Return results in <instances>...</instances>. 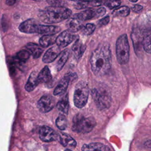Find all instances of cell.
<instances>
[{
    "label": "cell",
    "mask_w": 151,
    "mask_h": 151,
    "mask_svg": "<svg viewBox=\"0 0 151 151\" xmlns=\"http://www.w3.org/2000/svg\"><path fill=\"white\" fill-rule=\"evenodd\" d=\"M90 63L93 73L97 76H104L109 71L111 65V55L109 45L100 44L92 52Z\"/></svg>",
    "instance_id": "1"
},
{
    "label": "cell",
    "mask_w": 151,
    "mask_h": 151,
    "mask_svg": "<svg viewBox=\"0 0 151 151\" xmlns=\"http://www.w3.org/2000/svg\"><path fill=\"white\" fill-rule=\"evenodd\" d=\"M71 11L64 6L54 7L48 6L40 11L38 16L40 19L46 24H54L60 22L71 15Z\"/></svg>",
    "instance_id": "2"
},
{
    "label": "cell",
    "mask_w": 151,
    "mask_h": 151,
    "mask_svg": "<svg viewBox=\"0 0 151 151\" xmlns=\"http://www.w3.org/2000/svg\"><path fill=\"white\" fill-rule=\"evenodd\" d=\"M21 32L26 34L37 33L42 35H54L60 31V28L55 25H41L34 19H28L19 26Z\"/></svg>",
    "instance_id": "3"
},
{
    "label": "cell",
    "mask_w": 151,
    "mask_h": 151,
    "mask_svg": "<svg viewBox=\"0 0 151 151\" xmlns=\"http://www.w3.org/2000/svg\"><path fill=\"white\" fill-rule=\"evenodd\" d=\"M96 124L93 117H84L81 114H76L73 120L72 129L79 133H87L91 132Z\"/></svg>",
    "instance_id": "4"
},
{
    "label": "cell",
    "mask_w": 151,
    "mask_h": 151,
    "mask_svg": "<svg viewBox=\"0 0 151 151\" xmlns=\"http://www.w3.org/2000/svg\"><path fill=\"white\" fill-rule=\"evenodd\" d=\"M129 44L126 34L120 35L116 43L117 60L120 64H126L129 60Z\"/></svg>",
    "instance_id": "5"
},
{
    "label": "cell",
    "mask_w": 151,
    "mask_h": 151,
    "mask_svg": "<svg viewBox=\"0 0 151 151\" xmlns=\"http://www.w3.org/2000/svg\"><path fill=\"white\" fill-rule=\"evenodd\" d=\"M89 88L86 83L79 82L76 86L74 93V105L78 108L84 107L88 100Z\"/></svg>",
    "instance_id": "6"
},
{
    "label": "cell",
    "mask_w": 151,
    "mask_h": 151,
    "mask_svg": "<svg viewBox=\"0 0 151 151\" xmlns=\"http://www.w3.org/2000/svg\"><path fill=\"white\" fill-rule=\"evenodd\" d=\"M93 99L100 110L107 109L111 104V97L109 93L105 90L93 88L91 91Z\"/></svg>",
    "instance_id": "7"
},
{
    "label": "cell",
    "mask_w": 151,
    "mask_h": 151,
    "mask_svg": "<svg viewBox=\"0 0 151 151\" xmlns=\"http://www.w3.org/2000/svg\"><path fill=\"white\" fill-rule=\"evenodd\" d=\"M77 36L68 30H65L56 37L55 43L59 47H65L75 40Z\"/></svg>",
    "instance_id": "8"
},
{
    "label": "cell",
    "mask_w": 151,
    "mask_h": 151,
    "mask_svg": "<svg viewBox=\"0 0 151 151\" xmlns=\"http://www.w3.org/2000/svg\"><path fill=\"white\" fill-rule=\"evenodd\" d=\"M37 106L41 112L47 113L54 108L55 100L50 96H44L38 100Z\"/></svg>",
    "instance_id": "9"
},
{
    "label": "cell",
    "mask_w": 151,
    "mask_h": 151,
    "mask_svg": "<svg viewBox=\"0 0 151 151\" xmlns=\"http://www.w3.org/2000/svg\"><path fill=\"white\" fill-rule=\"evenodd\" d=\"M39 136L41 140L45 142L54 141L57 139V133L48 126H42L39 130Z\"/></svg>",
    "instance_id": "10"
},
{
    "label": "cell",
    "mask_w": 151,
    "mask_h": 151,
    "mask_svg": "<svg viewBox=\"0 0 151 151\" xmlns=\"http://www.w3.org/2000/svg\"><path fill=\"white\" fill-rule=\"evenodd\" d=\"M131 37L133 41L134 51L136 54H138L142 48L143 36L142 35L140 31L137 28H134L133 29L132 32Z\"/></svg>",
    "instance_id": "11"
},
{
    "label": "cell",
    "mask_w": 151,
    "mask_h": 151,
    "mask_svg": "<svg viewBox=\"0 0 151 151\" xmlns=\"http://www.w3.org/2000/svg\"><path fill=\"white\" fill-rule=\"evenodd\" d=\"M60 52V48L58 46H53L45 52L42 57V61L45 63H50L56 59Z\"/></svg>",
    "instance_id": "12"
},
{
    "label": "cell",
    "mask_w": 151,
    "mask_h": 151,
    "mask_svg": "<svg viewBox=\"0 0 151 151\" xmlns=\"http://www.w3.org/2000/svg\"><path fill=\"white\" fill-rule=\"evenodd\" d=\"M70 81V78L67 74L60 81L54 90V95L58 96L64 93L67 88L69 82Z\"/></svg>",
    "instance_id": "13"
},
{
    "label": "cell",
    "mask_w": 151,
    "mask_h": 151,
    "mask_svg": "<svg viewBox=\"0 0 151 151\" xmlns=\"http://www.w3.org/2000/svg\"><path fill=\"white\" fill-rule=\"evenodd\" d=\"M82 151H110L109 148L105 145L100 143H91L84 145Z\"/></svg>",
    "instance_id": "14"
},
{
    "label": "cell",
    "mask_w": 151,
    "mask_h": 151,
    "mask_svg": "<svg viewBox=\"0 0 151 151\" xmlns=\"http://www.w3.org/2000/svg\"><path fill=\"white\" fill-rule=\"evenodd\" d=\"M60 142L63 146L69 149L75 147L77 145L75 140L66 133L60 134Z\"/></svg>",
    "instance_id": "15"
},
{
    "label": "cell",
    "mask_w": 151,
    "mask_h": 151,
    "mask_svg": "<svg viewBox=\"0 0 151 151\" xmlns=\"http://www.w3.org/2000/svg\"><path fill=\"white\" fill-rule=\"evenodd\" d=\"M52 79L50 70L47 66H45L37 74V80L38 83H48Z\"/></svg>",
    "instance_id": "16"
},
{
    "label": "cell",
    "mask_w": 151,
    "mask_h": 151,
    "mask_svg": "<svg viewBox=\"0 0 151 151\" xmlns=\"http://www.w3.org/2000/svg\"><path fill=\"white\" fill-rule=\"evenodd\" d=\"M25 48L29 54L32 55L34 58H39L43 52V50L38 45L33 42L28 43Z\"/></svg>",
    "instance_id": "17"
},
{
    "label": "cell",
    "mask_w": 151,
    "mask_h": 151,
    "mask_svg": "<svg viewBox=\"0 0 151 151\" xmlns=\"http://www.w3.org/2000/svg\"><path fill=\"white\" fill-rule=\"evenodd\" d=\"M86 48V45L83 44L78 39H77L72 47V51L74 57L77 60H78L83 55Z\"/></svg>",
    "instance_id": "18"
},
{
    "label": "cell",
    "mask_w": 151,
    "mask_h": 151,
    "mask_svg": "<svg viewBox=\"0 0 151 151\" xmlns=\"http://www.w3.org/2000/svg\"><path fill=\"white\" fill-rule=\"evenodd\" d=\"M67 26L68 30L71 31V32H77L79 30L81 29L83 27L82 22L74 16H73L68 20L67 22Z\"/></svg>",
    "instance_id": "19"
},
{
    "label": "cell",
    "mask_w": 151,
    "mask_h": 151,
    "mask_svg": "<svg viewBox=\"0 0 151 151\" xmlns=\"http://www.w3.org/2000/svg\"><path fill=\"white\" fill-rule=\"evenodd\" d=\"M75 17L78 18L81 22L86 20L91 19L95 17V12L94 9H88L81 11L78 14L74 15Z\"/></svg>",
    "instance_id": "20"
},
{
    "label": "cell",
    "mask_w": 151,
    "mask_h": 151,
    "mask_svg": "<svg viewBox=\"0 0 151 151\" xmlns=\"http://www.w3.org/2000/svg\"><path fill=\"white\" fill-rule=\"evenodd\" d=\"M37 80V74L35 72H32L29 76L27 82L25 86V88L27 91H31L37 87L38 84Z\"/></svg>",
    "instance_id": "21"
},
{
    "label": "cell",
    "mask_w": 151,
    "mask_h": 151,
    "mask_svg": "<svg viewBox=\"0 0 151 151\" xmlns=\"http://www.w3.org/2000/svg\"><path fill=\"white\" fill-rule=\"evenodd\" d=\"M56 37L54 35H44L39 40L40 45L44 48L48 47L55 42Z\"/></svg>",
    "instance_id": "22"
},
{
    "label": "cell",
    "mask_w": 151,
    "mask_h": 151,
    "mask_svg": "<svg viewBox=\"0 0 151 151\" xmlns=\"http://www.w3.org/2000/svg\"><path fill=\"white\" fill-rule=\"evenodd\" d=\"M70 51L68 49L64 50L60 54V57L57 61V64H56V69L57 71L61 70L63 67H64V64L67 62L68 56H69Z\"/></svg>",
    "instance_id": "23"
},
{
    "label": "cell",
    "mask_w": 151,
    "mask_h": 151,
    "mask_svg": "<svg viewBox=\"0 0 151 151\" xmlns=\"http://www.w3.org/2000/svg\"><path fill=\"white\" fill-rule=\"evenodd\" d=\"M130 11V8L128 6H122L114 9L112 12V15L114 17H125L129 15Z\"/></svg>",
    "instance_id": "24"
},
{
    "label": "cell",
    "mask_w": 151,
    "mask_h": 151,
    "mask_svg": "<svg viewBox=\"0 0 151 151\" xmlns=\"http://www.w3.org/2000/svg\"><path fill=\"white\" fill-rule=\"evenodd\" d=\"M68 100L67 96H64L62 99H61L57 104V108L60 111L64 114H67L68 111Z\"/></svg>",
    "instance_id": "25"
},
{
    "label": "cell",
    "mask_w": 151,
    "mask_h": 151,
    "mask_svg": "<svg viewBox=\"0 0 151 151\" xmlns=\"http://www.w3.org/2000/svg\"><path fill=\"white\" fill-rule=\"evenodd\" d=\"M56 126L60 130H64L67 126V120L63 115H60L56 119Z\"/></svg>",
    "instance_id": "26"
},
{
    "label": "cell",
    "mask_w": 151,
    "mask_h": 151,
    "mask_svg": "<svg viewBox=\"0 0 151 151\" xmlns=\"http://www.w3.org/2000/svg\"><path fill=\"white\" fill-rule=\"evenodd\" d=\"M142 47L146 52L149 54L150 53V35L149 33L143 36L142 40Z\"/></svg>",
    "instance_id": "27"
},
{
    "label": "cell",
    "mask_w": 151,
    "mask_h": 151,
    "mask_svg": "<svg viewBox=\"0 0 151 151\" xmlns=\"http://www.w3.org/2000/svg\"><path fill=\"white\" fill-rule=\"evenodd\" d=\"M30 56L29 52L27 50H22L19 51L16 56V59L19 62H25Z\"/></svg>",
    "instance_id": "28"
},
{
    "label": "cell",
    "mask_w": 151,
    "mask_h": 151,
    "mask_svg": "<svg viewBox=\"0 0 151 151\" xmlns=\"http://www.w3.org/2000/svg\"><path fill=\"white\" fill-rule=\"evenodd\" d=\"M96 26L94 24L91 23H87L86 25L83 26L82 28V32L85 35H91L95 30Z\"/></svg>",
    "instance_id": "29"
},
{
    "label": "cell",
    "mask_w": 151,
    "mask_h": 151,
    "mask_svg": "<svg viewBox=\"0 0 151 151\" xmlns=\"http://www.w3.org/2000/svg\"><path fill=\"white\" fill-rule=\"evenodd\" d=\"M121 4L120 0H105L104 5L109 9H113L118 7Z\"/></svg>",
    "instance_id": "30"
},
{
    "label": "cell",
    "mask_w": 151,
    "mask_h": 151,
    "mask_svg": "<svg viewBox=\"0 0 151 151\" xmlns=\"http://www.w3.org/2000/svg\"><path fill=\"white\" fill-rule=\"evenodd\" d=\"M47 2L54 7H63L65 4V0H46Z\"/></svg>",
    "instance_id": "31"
},
{
    "label": "cell",
    "mask_w": 151,
    "mask_h": 151,
    "mask_svg": "<svg viewBox=\"0 0 151 151\" xmlns=\"http://www.w3.org/2000/svg\"><path fill=\"white\" fill-rule=\"evenodd\" d=\"M89 5V2L83 1H77L74 7L77 9H81L87 8Z\"/></svg>",
    "instance_id": "32"
},
{
    "label": "cell",
    "mask_w": 151,
    "mask_h": 151,
    "mask_svg": "<svg viewBox=\"0 0 151 151\" xmlns=\"http://www.w3.org/2000/svg\"><path fill=\"white\" fill-rule=\"evenodd\" d=\"M94 12H95V18H98L99 17H101L102 16H103L106 12V11L105 9L103 7H100L99 8L97 9H94Z\"/></svg>",
    "instance_id": "33"
},
{
    "label": "cell",
    "mask_w": 151,
    "mask_h": 151,
    "mask_svg": "<svg viewBox=\"0 0 151 151\" xmlns=\"http://www.w3.org/2000/svg\"><path fill=\"white\" fill-rule=\"evenodd\" d=\"M110 21V17L109 16H106L102 19H100L97 22V25L99 27H102L106 25Z\"/></svg>",
    "instance_id": "34"
},
{
    "label": "cell",
    "mask_w": 151,
    "mask_h": 151,
    "mask_svg": "<svg viewBox=\"0 0 151 151\" xmlns=\"http://www.w3.org/2000/svg\"><path fill=\"white\" fill-rule=\"evenodd\" d=\"M89 5L94 6H98L102 4L103 0H88Z\"/></svg>",
    "instance_id": "35"
},
{
    "label": "cell",
    "mask_w": 151,
    "mask_h": 151,
    "mask_svg": "<svg viewBox=\"0 0 151 151\" xmlns=\"http://www.w3.org/2000/svg\"><path fill=\"white\" fill-rule=\"evenodd\" d=\"M142 9H143V6L139 4L134 5L132 7V10L134 12H139L140 11H141L142 10Z\"/></svg>",
    "instance_id": "36"
},
{
    "label": "cell",
    "mask_w": 151,
    "mask_h": 151,
    "mask_svg": "<svg viewBox=\"0 0 151 151\" xmlns=\"http://www.w3.org/2000/svg\"><path fill=\"white\" fill-rule=\"evenodd\" d=\"M17 1V0H6V4L8 5L11 6V5H13L14 4H15L16 3Z\"/></svg>",
    "instance_id": "37"
},
{
    "label": "cell",
    "mask_w": 151,
    "mask_h": 151,
    "mask_svg": "<svg viewBox=\"0 0 151 151\" xmlns=\"http://www.w3.org/2000/svg\"><path fill=\"white\" fill-rule=\"evenodd\" d=\"M129 1H130V2H137L138 0H129Z\"/></svg>",
    "instance_id": "38"
},
{
    "label": "cell",
    "mask_w": 151,
    "mask_h": 151,
    "mask_svg": "<svg viewBox=\"0 0 151 151\" xmlns=\"http://www.w3.org/2000/svg\"><path fill=\"white\" fill-rule=\"evenodd\" d=\"M32 1H36V2H40V1H41V0H32Z\"/></svg>",
    "instance_id": "39"
},
{
    "label": "cell",
    "mask_w": 151,
    "mask_h": 151,
    "mask_svg": "<svg viewBox=\"0 0 151 151\" xmlns=\"http://www.w3.org/2000/svg\"><path fill=\"white\" fill-rule=\"evenodd\" d=\"M65 151H72V150H70V149H67L65 150Z\"/></svg>",
    "instance_id": "40"
},
{
    "label": "cell",
    "mask_w": 151,
    "mask_h": 151,
    "mask_svg": "<svg viewBox=\"0 0 151 151\" xmlns=\"http://www.w3.org/2000/svg\"><path fill=\"white\" fill-rule=\"evenodd\" d=\"M68 1H76L77 0H68Z\"/></svg>",
    "instance_id": "41"
}]
</instances>
